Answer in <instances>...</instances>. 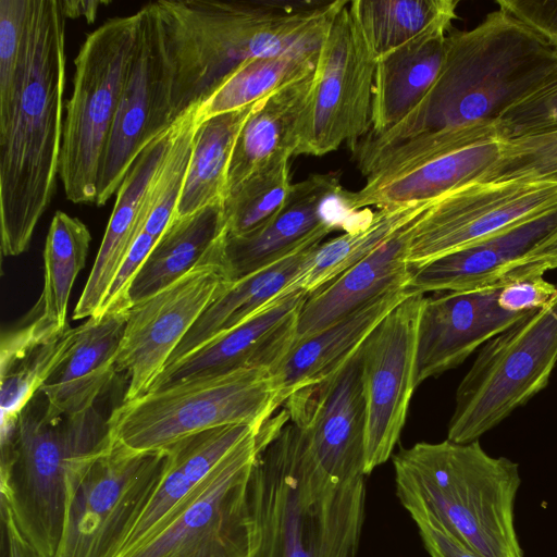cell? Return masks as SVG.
Listing matches in <instances>:
<instances>
[{
    "mask_svg": "<svg viewBox=\"0 0 557 557\" xmlns=\"http://www.w3.org/2000/svg\"><path fill=\"white\" fill-rule=\"evenodd\" d=\"M313 76L314 72L255 103L234 145L225 199L267 163L298 156Z\"/></svg>",
    "mask_w": 557,
    "mask_h": 557,
    "instance_id": "obj_28",
    "label": "cell"
},
{
    "mask_svg": "<svg viewBox=\"0 0 557 557\" xmlns=\"http://www.w3.org/2000/svg\"><path fill=\"white\" fill-rule=\"evenodd\" d=\"M65 15L60 0H32L22 81L0 116V239L23 253L49 207L60 171L65 87Z\"/></svg>",
    "mask_w": 557,
    "mask_h": 557,
    "instance_id": "obj_3",
    "label": "cell"
},
{
    "mask_svg": "<svg viewBox=\"0 0 557 557\" xmlns=\"http://www.w3.org/2000/svg\"><path fill=\"white\" fill-rule=\"evenodd\" d=\"M255 103L199 123L175 216L184 218L226 196L227 170L237 136Z\"/></svg>",
    "mask_w": 557,
    "mask_h": 557,
    "instance_id": "obj_33",
    "label": "cell"
},
{
    "mask_svg": "<svg viewBox=\"0 0 557 557\" xmlns=\"http://www.w3.org/2000/svg\"><path fill=\"white\" fill-rule=\"evenodd\" d=\"M422 543L431 557H481L434 520L414 517Z\"/></svg>",
    "mask_w": 557,
    "mask_h": 557,
    "instance_id": "obj_45",
    "label": "cell"
},
{
    "mask_svg": "<svg viewBox=\"0 0 557 557\" xmlns=\"http://www.w3.org/2000/svg\"><path fill=\"white\" fill-rule=\"evenodd\" d=\"M91 235L78 218L57 211L44 249L45 277L40 298L33 310L59 327H66L70 294L76 276L85 267Z\"/></svg>",
    "mask_w": 557,
    "mask_h": 557,
    "instance_id": "obj_37",
    "label": "cell"
},
{
    "mask_svg": "<svg viewBox=\"0 0 557 557\" xmlns=\"http://www.w3.org/2000/svg\"><path fill=\"white\" fill-rule=\"evenodd\" d=\"M507 278L508 273L478 288L424 297L418 324L416 387L460 366L525 313L499 307L498 295Z\"/></svg>",
    "mask_w": 557,
    "mask_h": 557,
    "instance_id": "obj_21",
    "label": "cell"
},
{
    "mask_svg": "<svg viewBox=\"0 0 557 557\" xmlns=\"http://www.w3.org/2000/svg\"><path fill=\"white\" fill-rule=\"evenodd\" d=\"M458 0H352L349 11L375 59L433 29L450 30Z\"/></svg>",
    "mask_w": 557,
    "mask_h": 557,
    "instance_id": "obj_35",
    "label": "cell"
},
{
    "mask_svg": "<svg viewBox=\"0 0 557 557\" xmlns=\"http://www.w3.org/2000/svg\"><path fill=\"white\" fill-rule=\"evenodd\" d=\"M335 173L312 174L292 184L280 210L263 225L244 235L225 234L222 267L233 283L299 250L321 244L348 213Z\"/></svg>",
    "mask_w": 557,
    "mask_h": 557,
    "instance_id": "obj_19",
    "label": "cell"
},
{
    "mask_svg": "<svg viewBox=\"0 0 557 557\" xmlns=\"http://www.w3.org/2000/svg\"><path fill=\"white\" fill-rule=\"evenodd\" d=\"M252 431L251 426L244 424L223 425L188 435L165 449L166 462L162 475L116 557L135 548L164 523Z\"/></svg>",
    "mask_w": 557,
    "mask_h": 557,
    "instance_id": "obj_26",
    "label": "cell"
},
{
    "mask_svg": "<svg viewBox=\"0 0 557 557\" xmlns=\"http://www.w3.org/2000/svg\"><path fill=\"white\" fill-rule=\"evenodd\" d=\"M71 327H59L40 317L8 331L0 344L1 429L12 426L39 391L65 348Z\"/></svg>",
    "mask_w": 557,
    "mask_h": 557,
    "instance_id": "obj_31",
    "label": "cell"
},
{
    "mask_svg": "<svg viewBox=\"0 0 557 557\" xmlns=\"http://www.w3.org/2000/svg\"><path fill=\"white\" fill-rule=\"evenodd\" d=\"M61 1V0H60ZM110 1H82V0H62L61 5L65 17H84L88 23H92L101 5L109 4Z\"/></svg>",
    "mask_w": 557,
    "mask_h": 557,
    "instance_id": "obj_48",
    "label": "cell"
},
{
    "mask_svg": "<svg viewBox=\"0 0 557 557\" xmlns=\"http://www.w3.org/2000/svg\"><path fill=\"white\" fill-rule=\"evenodd\" d=\"M496 4L557 49V0H497Z\"/></svg>",
    "mask_w": 557,
    "mask_h": 557,
    "instance_id": "obj_44",
    "label": "cell"
},
{
    "mask_svg": "<svg viewBox=\"0 0 557 557\" xmlns=\"http://www.w3.org/2000/svg\"><path fill=\"white\" fill-rule=\"evenodd\" d=\"M318 245L299 250L270 267L231 283L200 315L166 366L212 337L242 324L283 295L294 292L296 282L308 269Z\"/></svg>",
    "mask_w": 557,
    "mask_h": 557,
    "instance_id": "obj_30",
    "label": "cell"
},
{
    "mask_svg": "<svg viewBox=\"0 0 557 557\" xmlns=\"http://www.w3.org/2000/svg\"><path fill=\"white\" fill-rule=\"evenodd\" d=\"M411 293L406 287L388 290L315 334L294 343L280 364L270 372L278 408L295 392L333 374Z\"/></svg>",
    "mask_w": 557,
    "mask_h": 557,
    "instance_id": "obj_25",
    "label": "cell"
},
{
    "mask_svg": "<svg viewBox=\"0 0 557 557\" xmlns=\"http://www.w3.org/2000/svg\"><path fill=\"white\" fill-rule=\"evenodd\" d=\"M557 210V180L474 181L435 199L413 223L412 270Z\"/></svg>",
    "mask_w": 557,
    "mask_h": 557,
    "instance_id": "obj_14",
    "label": "cell"
},
{
    "mask_svg": "<svg viewBox=\"0 0 557 557\" xmlns=\"http://www.w3.org/2000/svg\"><path fill=\"white\" fill-rule=\"evenodd\" d=\"M1 499L41 557H53L63 530L66 479L73 463L111 440L108 418L92 407L70 414L38 391L16 423L1 430Z\"/></svg>",
    "mask_w": 557,
    "mask_h": 557,
    "instance_id": "obj_6",
    "label": "cell"
},
{
    "mask_svg": "<svg viewBox=\"0 0 557 557\" xmlns=\"http://www.w3.org/2000/svg\"><path fill=\"white\" fill-rule=\"evenodd\" d=\"M503 143L495 121L407 139L358 161L366 183L344 191L345 206L354 212L435 200L479 181L499 159Z\"/></svg>",
    "mask_w": 557,
    "mask_h": 557,
    "instance_id": "obj_10",
    "label": "cell"
},
{
    "mask_svg": "<svg viewBox=\"0 0 557 557\" xmlns=\"http://www.w3.org/2000/svg\"><path fill=\"white\" fill-rule=\"evenodd\" d=\"M416 220L368 257L308 296L299 312L295 343L325 329L388 290L407 288L412 272L407 263V253Z\"/></svg>",
    "mask_w": 557,
    "mask_h": 557,
    "instance_id": "obj_27",
    "label": "cell"
},
{
    "mask_svg": "<svg viewBox=\"0 0 557 557\" xmlns=\"http://www.w3.org/2000/svg\"><path fill=\"white\" fill-rule=\"evenodd\" d=\"M30 10L32 0H0V116L22 81Z\"/></svg>",
    "mask_w": 557,
    "mask_h": 557,
    "instance_id": "obj_40",
    "label": "cell"
},
{
    "mask_svg": "<svg viewBox=\"0 0 557 557\" xmlns=\"http://www.w3.org/2000/svg\"><path fill=\"white\" fill-rule=\"evenodd\" d=\"M433 201L380 208L361 226L322 242L294 290L301 289L309 295L319 290L420 216Z\"/></svg>",
    "mask_w": 557,
    "mask_h": 557,
    "instance_id": "obj_34",
    "label": "cell"
},
{
    "mask_svg": "<svg viewBox=\"0 0 557 557\" xmlns=\"http://www.w3.org/2000/svg\"><path fill=\"white\" fill-rule=\"evenodd\" d=\"M556 66L557 49L502 9L472 29H450L426 95L396 125L359 143L357 160L423 134L495 121Z\"/></svg>",
    "mask_w": 557,
    "mask_h": 557,
    "instance_id": "obj_4",
    "label": "cell"
},
{
    "mask_svg": "<svg viewBox=\"0 0 557 557\" xmlns=\"http://www.w3.org/2000/svg\"><path fill=\"white\" fill-rule=\"evenodd\" d=\"M557 363V295L487 341L459 383L447 440L470 443L544 389Z\"/></svg>",
    "mask_w": 557,
    "mask_h": 557,
    "instance_id": "obj_8",
    "label": "cell"
},
{
    "mask_svg": "<svg viewBox=\"0 0 557 557\" xmlns=\"http://www.w3.org/2000/svg\"><path fill=\"white\" fill-rule=\"evenodd\" d=\"M518 267L541 274L557 269V230L521 258L512 269Z\"/></svg>",
    "mask_w": 557,
    "mask_h": 557,
    "instance_id": "obj_47",
    "label": "cell"
},
{
    "mask_svg": "<svg viewBox=\"0 0 557 557\" xmlns=\"http://www.w3.org/2000/svg\"><path fill=\"white\" fill-rule=\"evenodd\" d=\"M127 311L88 318L69 342L39 391L58 410L75 414L96 406L117 372Z\"/></svg>",
    "mask_w": 557,
    "mask_h": 557,
    "instance_id": "obj_22",
    "label": "cell"
},
{
    "mask_svg": "<svg viewBox=\"0 0 557 557\" xmlns=\"http://www.w3.org/2000/svg\"><path fill=\"white\" fill-rule=\"evenodd\" d=\"M283 406L334 481L348 483L366 476L361 347L333 374L295 392Z\"/></svg>",
    "mask_w": 557,
    "mask_h": 557,
    "instance_id": "obj_18",
    "label": "cell"
},
{
    "mask_svg": "<svg viewBox=\"0 0 557 557\" xmlns=\"http://www.w3.org/2000/svg\"><path fill=\"white\" fill-rule=\"evenodd\" d=\"M226 234L224 202L174 216L151 249L129 289L131 307L182 278Z\"/></svg>",
    "mask_w": 557,
    "mask_h": 557,
    "instance_id": "obj_32",
    "label": "cell"
},
{
    "mask_svg": "<svg viewBox=\"0 0 557 557\" xmlns=\"http://www.w3.org/2000/svg\"><path fill=\"white\" fill-rule=\"evenodd\" d=\"M224 236L190 272L128 309L116 360L117 371L128 376L123 401L150 389L200 315L230 286L222 267Z\"/></svg>",
    "mask_w": 557,
    "mask_h": 557,
    "instance_id": "obj_16",
    "label": "cell"
},
{
    "mask_svg": "<svg viewBox=\"0 0 557 557\" xmlns=\"http://www.w3.org/2000/svg\"><path fill=\"white\" fill-rule=\"evenodd\" d=\"M424 294L411 293L361 346L367 409L364 474L392 456L416 389L418 324Z\"/></svg>",
    "mask_w": 557,
    "mask_h": 557,
    "instance_id": "obj_17",
    "label": "cell"
},
{
    "mask_svg": "<svg viewBox=\"0 0 557 557\" xmlns=\"http://www.w3.org/2000/svg\"><path fill=\"white\" fill-rule=\"evenodd\" d=\"M290 159L273 160L252 172L224 200L227 235H244L268 222L290 187Z\"/></svg>",
    "mask_w": 557,
    "mask_h": 557,
    "instance_id": "obj_38",
    "label": "cell"
},
{
    "mask_svg": "<svg viewBox=\"0 0 557 557\" xmlns=\"http://www.w3.org/2000/svg\"><path fill=\"white\" fill-rule=\"evenodd\" d=\"M277 408L270 374L245 370L122 401L108 423L113 441L136 453H158L188 435L223 425L244 424L258 433Z\"/></svg>",
    "mask_w": 557,
    "mask_h": 557,
    "instance_id": "obj_7",
    "label": "cell"
},
{
    "mask_svg": "<svg viewBox=\"0 0 557 557\" xmlns=\"http://www.w3.org/2000/svg\"><path fill=\"white\" fill-rule=\"evenodd\" d=\"M1 521L5 557H41L21 533L9 505L3 499Z\"/></svg>",
    "mask_w": 557,
    "mask_h": 557,
    "instance_id": "obj_46",
    "label": "cell"
},
{
    "mask_svg": "<svg viewBox=\"0 0 557 557\" xmlns=\"http://www.w3.org/2000/svg\"><path fill=\"white\" fill-rule=\"evenodd\" d=\"M347 0H160L175 121L209 98L242 64L320 47Z\"/></svg>",
    "mask_w": 557,
    "mask_h": 557,
    "instance_id": "obj_2",
    "label": "cell"
},
{
    "mask_svg": "<svg viewBox=\"0 0 557 557\" xmlns=\"http://www.w3.org/2000/svg\"><path fill=\"white\" fill-rule=\"evenodd\" d=\"M556 295L557 285L546 281L544 274L518 267L508 272L498 305L510 312H528L547 306Z\"/></svg>",
    "mask_w": 557,
    "mask_h": 557,
    "instance_id": "obj_42",
    "label": "cell"
},
{
    "mask_svg": "<svg viewBox=\"0 0 557 557\" xmlns=\"http://www.w3.org/2000/svg\"><path fill=\"white\" fill-rule=\"evenodd\" d=\"M308 296L301 289L283 295L242 324L166 366L148 392L237 371L270 374L295 343L299 312Z\"/></svg>",
    "mask_w": 557,
    "mask_h": 557,
    "instance_id": "obj_20",
    "label": "cell"
},
{
    "mask_svg": "<svg viewBox=\"0 0 557 557\" xmlns=\"http://www.w3.org/2000/svg\"><path fill=\"white\" fill-rule=\"evenodd\" d=\"M258 451L252 431L164 523L120 557H250L249 484Z\"/></svg>",
    "mask_w": 557,
    "mask_h": 557,
    "instance_id": "obj_12",
    "label": "cell"
},
{
    "mask_svg": "<svg viewBox=\"0 0 557 557\" xmlns=\"http://www.w3.org/2000/svg\"><path fill=\"white\" fill-rule=\"evenodd\" d=\"M166 462L113 441L76 460L66 479L62 536L53 557H116Z\"/></svg>",
    "mask_w": 557,
    "mask_h": 557,
    "instance_id": "obj_11",
    "label": "cell"
},
{
    "mask_svg": "<svg viewBox=\"0 0 557 557\" xmlns=\"http://www.w3.org/2000/svg\"><path fill=\"white\" fill-rule=\"evenodd\" d=\"M173 138V126L138 156L116 191L94 267L75 306L73 319L97 315L107 293L145 223V198L159 172Z\"/></svg>",
    "mask_w": 557,
    "mask_h": 557,
    "instance_id": "obj_23",
    "label": "cell"
},
{
    "mask_svg": "<svg viewBox=\"0 0 557 557\" xmlns=\"http://www.w3.org/2000/svg\"><path fill=\"white\" fill-rule=\"evenodd\" d=\"M157 239L140 233L119 269L97 315L127 311L131 308L129 289ZM95 317V315H94Z\"/></svg>",
    "mask_w": 557,
    "mask_h": 557,
    "instance_id": "obj_43",
    "label": "cell"
},
{
    "mask_svg": "<svg viewBox=\"0 0 557 557\" xmlns=\"http://www.w3.org/2000/svg\"><path fill=\"white\" fill-rule=\"evenodd\" d=\"M557 230V210L530 219L412 270L407 289L443 293L473 289L502 278Z\"/></svg>",
    "mask_w": 557,
    "mask_h": 557,
    "instance_id": "obj_24",
    "label": "cell"
},
{
    "mask_svg": "<svg viewBox=\"0 0 557 557\" xmlns=\"http://www.w3.org/2000/svg\"><path fill=\"white\" fill-rule=\"evenodd\" d=\"M557 180V129L504 140L497 162L479 180Z\"/></svg>",
    "mask_w": 557,
    "mask_h": 557,
    "instance_id": "obj_39",
    "label": "cell"
},
{
    "mask_svg": "<svg viewBox=\"0 0 557 557\" xmlns=\"http://www.w3.org/2000/svg\"><path fill=\"white\" fill-rule=\"evenodd\" d=\"M449 32H426L376 59L369 135L396 125L426 95L440 71Z\"/></svg>",
    "mask_w": 557,
    "mask_h": 557,
    "instance_id": "obj_29",
    "label": "cell"
},
{
    "mask_svg": "<svg viewBox=\"0 0 557 557\" xmlns=\"http://www.w3.org/2000/svg\"><path fill=\"white\" fill-rule=\"evenodd\" d=\"M249 484L250 557H356L364 478L334 481L283 410L258 432Z\"/></svg>",
    "mask_w": 557,
    "mask_h": 557,
    "instance_id": "obj_1",
    "label": "cell"
},
{
    "mask_svg": "<svg viewBox=\"0 0 557 557\" xmlns=\"http://www.w3.org/2000/svg\"><path fill=\"white\" fill-rule=\"evenodd\" d=\"M137 29V12L110 18L86 37L74 60L59 171L65 196L74 203H96L98 174L134 54Z\"/></svg>",
    "mask_w": 557,
    "mask_h": 557,
    "instance_id": "obj_9",
    "label": "cell"
},
{
    "mask_svg": "<svg viewBox=\"0 0 557 557\" xmlns=\"http://www.w3.org/2000/svg\"><path fill=\"white\" fill-rule=\"evenodd\" d=\"M137 14L134 54L97 180L99 207L117 191L143 150L175 122L172 72L156 2Z\"/></svg>",
    "mask_w": 557,
    "mask_h": 557,
    "instance_id": "obj_15",
    "label": "cell"
},
{
    "mask_svg": "<svg viewBox=\"0 0 557 557\" xmlns=\"http://www.w3.org/2000/svg\"><path fill=\"white\" fill-rule=\"evenodd\" d=\"M320 47L295 49L242 64L209 98L197 104V122L256 103L314 72Z\"/></svg>",
    "mask_w": 557,
    "mask_h": 557,
    "instance_id": "obj_36",
    "label": "cell"
},
{
    "mask_svg": "<svg viewBox=\"0 0 557 557\" xmlns=\"http://www.w3.org/2000/svg\"><path fill=\"white\" fill-rule=\"evenodd\" d=\"M349 1L321 44L299 154L323 156L371 132L376 59L355 22Z\"/></svg>",
    "mask_w": 557,
    "mask_h": 557,
    "instance_id": "obj_13",
    "label": "cell"
},
{
    "mask_svg": "<svg viewBox=\"0 0 557 557\" xmlns=\"http://www.w3.org/2000/svg\"><path fill=\"white\" fill-rule=\"evenodd\" d=\"M396 495L411 518L426 517L481 557H523L515 502L517 462L479 441L419 442L393 457Z\"/></svg>",
    "mask_w": 557,
    "mask_h": 557,
    "instance_id": "obj_5",
    "label": "cell"
},
{
    "mask_svg": "<svg viewBox=\"0 0 557 557\" xmlns=\"http://www.w3.org/2000/svg\"><path fill=\"white\" fill-rule=\"evenodd\" d=\"M504 140L557 129V66L532 91L495 120Z\"/></svg>",
    "mask_w": 557,
    "mask_h": 557,
    "instance_id": "obj_41",
    "label": "cell"
}]
</instances>
